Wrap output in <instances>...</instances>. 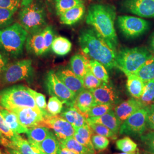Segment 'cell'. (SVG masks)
Returning <instances> with one entry per match:
<instances>
[{
  "instance_id": "1",
  "label": "cell",
  "mask_w": 154,
  "mask_h": 154,
  "mask_svg": "<svg viewBox=\"0 0 154 154\" xmlns=\"http://www.w3.org/2000/svg\"><path fill=\"white\" fill-rule=\"evenodd\" d=\"M79 42L83 51L93 60L109 69L116 67V47L93 28L82 30L79 36Z\"/></svg>"
},
{
  "instance_id": "2",
  "label": "cell",
  "mask_w": 154,
  "mask_h": 154,
  "mask_svg": "<svg viewBox=\"0 0 154 154\" xmlns=\"http://www.w3.org/2000/svg\"><path fill=\"white\" fill-rule=\"evenodd\" d=\"M116 17V9L114 6L93 4L88 8L86 23L92 26L100 35L116 48L118 38L114 27Z\"/></svg>"
},
{
  "instance_id": "3",
  "label": "cell",
  "mask_w": 154,
  "mask_h": 154,
  "mask_svg": "<svg viewBox=\"0 0 154 154\" xmlns=\"http://www.w3.org/2000/svg\"><path fill=\"white\" fill-rule=\"evenodd\" d=\"M29 33L20 23L0 29V50L8 57L17 58L23 54Z\"/></svg>"
},
{
  "instance_id": "4",
  "label": "cell",
  "mask_w": 154,
  "mask_h": 154,
  "mask_svg": "<svg viewBox=\"0 0 154 154\" xmlns=\"http://www.w3.org/2000/svg\"><path fill=\"white\" fill-rule=\"evenodd\" d=\"M19 23L29 34L42 30L46 24L44 8L34 0H21Z\"/></svg>"
},
{
  "instance_id": "5",
  "label": "cell",
  "mask_w": 154,
  "mask_h": 154,
  "mask_svg": "<svg viewBox=\"0 0 154 154\" xmlns=\"http://www.w3.org/2000/svg\"><path fill=\"white\" fill-rule=\"evenodd\" d=\"M0 107L9 111L24 107L39 109L30 88L22 85H15L0 90Z\"/></svg>"
},
{
  "instance_id": "6",
  "label": "cell",
  "mask_w": 154,
  "mask_h": 154,
  "mask_svg": "<svg viewBox=\"0 0 154 154\" xmlns=\"http://www.w3.org/2000/svg\"><path fill=\"white\" fill-rule=\"evenodd\" d=\"M154 55L143 48L123 49L117 53L116 67L128 76L134 74Z\"/></svg>"
},
{
  "instance_id": "7",
  "label": "cell",
  "mask_w": 154,
  "mask_h": 154,
  "mask_svg": "<svg viewBox=\"0 0 154 154\" xmlns=\"http://www.w3.org/2000/svg\"><path fill=\"white\" fill-rule=\"evenodd\" d=\"M34 74L32 61L25 59L9 63L0 80L3 84H13L32 78Z\"/></svg>"
},
{
  "instance_id": "8",
  "label": "cell",
  "mask_w": 154,
  "mask_h": 154,
  "mask_svg": "<svg viewBox=\"0 0 154 154\" xmlns=\"http://www.w3.org/2000/svg\"><path fill=\"white\" fill-rule=\"evenodd\" d=\"M45 83L46 90L51 96L58 98L67 107L74 106L77 95L61 81L55 72L50 70L47 73Z\"/></svg>"
},
{
  "instance_id": "9",
  "label": "cell",
  "mask_w": 154,
  "mask_h": 154,
  "mask_svg": "<svg viewBox=\"0 0 154 154\" xmlns=\"http://www.w3.org/2000/svg\"><path fill=\"white\" fill-rule=\"evenodd\" d=\"M147 106L137 111L122 123L119 133L126 135H142L146 129Z\"/></svg>"
},
{
  "instance_id": "10",
  "label": "cell",
  "mask_w": 154,
  "mask_h": 154,
  "mask_svg": "<svg viewBox=\"0 0 154 154\" xmlns=\"http://www.w3.org/2000/svg\"><path fill=\"white\" fill-rule=\"evenodd\" d=\"M118 25L122 33L127 38H135L149 29V23L136 17L121 16L118 17Z\"/></svg>"
},
{
  "instance_id": "11",
  "label": "cell",
  "mask_w": 154,
  "mask_h": 154,
  "mask_svg": "<svg viewBox=\"0 0 154 154\" xmlns=\"http://www.w3.org/2000/svg\"><path fill=\"white\" fill-rule=\"evenodd\" d=\"M43 126L51 128L60 142L73 137L75 132L72 124L61 116H51L45 119Z\"/></svg>"
},
{
  "instance_id": "12",
  "label": "cell",
  "mask_w": 154,
  "mask_h": 154,
  "mask_svg": "<svg viewBox=\"0 0 154 154\" xmlns=\"http://www.w3.org/2000/svg\"><path fill=\"white\" fill-rule=\"evenodd\" d=\"M93 95L94 105H116L121 99L116 88L109 83H102L97 88L90 90Z\"/></svg>"
},
{
  "instance_id": "13",
  "label": "cell",
  "mask_w": 154,
  "mask_h": 154,
  "mask_svg": "<svg viewBox=\"0 0 154 154\" xmlns=\"http://www.w3.org/2000/svg\"><path fill=\"white\" fill-rule=\"evenodd\" d=\"M13 112L20 122V123L28 128L38 125H43L44 116L39 109L31 107H24L14 109L11 110Z\"/></svg>"
},
{
  "instance_id": "14",
  "label": "cell",
  "mask_w": 154,
  "mask_h": 154,
  "mask_svg": "<svg viewBox=\"0 0 154 154\" xmlns=\"http://www.w3.org/2000/svg\"><path fill=\"white\" fill-rule=\"evenodd\" d=\"M127 11L145 18H154V0H125Z\"/></svg>"
},
{
  "instance_id": "15",
  "label": "cell",
  "mask_w": 154,
  "mask_h": 154,
  "mask_svg": "<svg viewBox=\"0 0 154 154\" xmlns=\"http://www.w3.org/2000/svg\"><path fill=\"white\" fill-rule=\"evenodd\" d=\"M55 74L61 81L77 95L85 89L82 79L78 77L71 69H61L55 72Z\"/></svg>"
},
{
  "instance_id": "16",
  "label": "cell",
  "mask_w": 154,
  "mask_h": 154,
  "mask_svg": "<svg viewBox=\"0 0 154 154\" xmlns=\"http://www.w3.org/2000/svg\"><path fill=\"white\" fill-rule=\"evenodd\" d=\"M144 107L145 106L139 99H128L116 106L114 112L122 125L130 116Z\"/></svg>"
},
{
  "instance_id": "17",
  "label": "cell",
  "mask_w": 154,
  "mask_h": 154,
  "mask_svg": "<svg viewBox=\"0 0 154 154\" xmlns=\"http://www.w3.org/2000/svg\"><path fill=\"white\" fill-rule=\"evenodd\" d=\"M42 30L28 34L25 47L29 53L37 56H41L46 53Z\"/></svg>"
},
{
  "instance_id": "18",
  "label": "cell",
  "mask_w": 154,
  "mask_h": 154,
  "mask_svg": "<svg viewBox=\"0 0 154 154\" xmlns=\"http://www.w3.org/2000/svg\"><path fill=\"white\" fill-rule=\"evenodd\" d=\"M87 122H91L102 125L109 128L116 134L119 131L121 125V122L118 119L113 110H110L106 114L100 116L88 118H87Z\"/></svg>"
},
{
  "instance_id": "19",
  "label": "cell",
  "mask_w": 154,
  "mask_h": 154,
  "mask_svg": "<svg viewBox=\"0 0 154 154\" xmlns=\"http://www.w3.org/2000/svg\"><path fill=\"white\" fill-rule=\"evenodd\" d=\"M60 116L71 123L74 127H79L88 125L85 114L74 106L67 107L62 111Z\"/></svg>"
},
{
  "instance_id": "20",
  "label": "cell",
  "mask_w": 154,
  "mask_h": 154,
  "mask_svg": "<svg viewBox=\"0 0 154 154\" xmlns=\"http://www.w3.org/2000/svg\"><path fill=\"white\" fill-rule=\"evenodd\" d=\"M85 13V6L81 4L66 11L60 16L61 23L72 25L82 19Z\"/></svg>"
},
{
  "instance_id": "21",
  "label": "cell",
  "mask_w": 154,
  "mask_h": 154,
  "mask_svg": "<svg viewBox=\"0 0 154 154\" xmlns=\"http://www.w3.org/2000/svg\"><path fill=\"white\" fill-rule=\"evenodd\" d=\"M11 142L10 149H14L21 154H43L37 146L22 138L19 134Z\"/></svg>"
},
{
  "instance_id": "22",
  "label": "cell",
  "mask_w": 154,
  "mask_h": 154,
  "mask_svg": "<svg viewBox=\"0 0 154 154\" xmlns=\"http://www.w3.org/2000/svg\"><path fill=\"white\" fill-rule=\"evenodd\" d=\"M0 112L6 125L11 131L16 134H26L28 128L22 126L18 121L16 115L11 111L0 107Z\"/></svg>"
},
{
  "instance_id": "23",
  "label": "cell",
  "mask_w": 154,
  "mask_h": 154,
  "mask_svg": "<svg viewBox=\"0 0 154 154\" xmlns=\"http://www.w3.org/2000/svg\"><path fill=\"white\" fill-rule=\"evenodd\" d=\"M94 105V98L93 94L90 90L85 89L77 95L74 106L85 116Z\"/></svg>"
},
{
  "instance_id": "24",
  "label": "cell",
  "mask_w": 154,
  "mask_h": 154,
  "mask_svg": "<svg viewBox=\"0 0 154 154\" xmlns=\"http://www.w3.org/2000/svg\"><path fill=\"white\" fill-rule=\"evenodd\" d=\"M146 82L135 74L127 76L126 86L129 94L135 99L140 98L143 95Z\"/></svg>"
},
{
  "instance_id": "25",
  "label": "cell",
  "mask_w": 154,
  "mask_h": 154,
  "mask_svg": "<svg viewBox=\"0 0 154 154\" xmlns=\"http://www.w3.org/2000/svg\"><path fill=\"white\" fill-rule=\"evenodd\" d=\"M43 154H58L60 143L55 134L50 131L48 137L42 142L35 144Z\"/></svg>"
},
{
  "instance_id": "26",
  "label": "cell",
  "mask_w": 154,
  "mask_h": 154,
  "mask_svg": "<svg viewBox=\"0 0 154 154\" xmlns=\"http://www.w3.org/2000/svg\"><path fill=\"white\" fill-rule=\"evenodd\" d=\"M70 67L72 72L83 79L90 69L89 61L83 55L75 54L70 60Z\"/></svg>"
},
{
  "instance_id": "27",
  "label": "cell",
  "mask_w": 154,
  "mask_h": 154,
  "mask_svg": "<svg viewBox=\"0 0 154 154\" xmlns=\"http://www.w3.org/2000/svg\"><path fill=\"white\" fill-rule=\"evenodd\" d=\"M74 128L75 132L73 137L75 140L88 149L95 150L91 142L93 132L89 125H86L79 127H74Z\"/></svg>"
},
{
  "instance_id": "28",
  "label": "cell",
  "mask_w": 154,
  "mask_h": 154,
  "mask_svg": "<svg viewBox=\"0 0 154 154\" xmlns=\"http://www.w3.org/2000/svg\"><path fill=\"white\" fill-rule=\"evenodd\" d=\"M50 131L48 127L43 125H38L28 128L26 132L28 140L33 144L42 142L49 135Z\"/></svg>"
},
{
  "instance_id": "29",
  "label": "cell",
  "mask_w": 154,
  "mask_h": 154,
  "mask_svg": "<svg viewBox=\"0 0 154 154\" xmlns=\"http://www.w3.org/2000/svg\"><path fill=\"white\" fill-rule=\"evenodd\" d=\"M60 143V147L62 148L70 149L74 152L79 154H95V150H92L79 143L74 137L67 138L62 141Z\"/></svg>"
},
{
  "instance_id": "30",
  "label": "cell",
  "mask_w": 154,
  "mask_h": 154,
  "mask_svg": "<svg viewBox=\"0 0 154 154\" xmlns=\"http://www.w3.org/2000/svg\"><path fill=\"white\" fill-rule=\"evenodd\" d=\"M51 49L57 55L63 56L67 54L72 49L71 42L65 37H55L51 45Z\"/></svg>"
},
{
  "instance_id": "31",
  "label": "cell",
  "mask_w": 154,
  "mask_h": 154,
  "mask_svg": "<svg viewBox=\"0 0 154 154\" xmlns=\"http://www.w3.org/2000/svg\"><path fill=\"white\" fill-rule=\"evenodd\" d=\"M134 74L145 82L154 79V55L146 61Z\"/></svg>"
},
{
  "instance_id": "32",
  "label": "cell",
  "mask_w": 154,
  "mask_h": 154,
  "mask_svg": "<svg viewBox=\"0 0 154 154\" xmlns=\"http://www.w3.org/2000/svg\"><path fill=\"white\" fill-rule=\"evenodd\" d=\"M89 66L94 75L100 81L103 82L109 83V74L103 64L92 59L89 61Z\"/></svg>"
},
{
  "instance_id": "33",
  "label": "cell",
  "mask_w": 154,
  "mask_h": 154,
  "mask_svg": "<svg viewBox=\"0 0 154 154\" xmlns=\"http://www.w3.org/2000/svg\"><path fill=\"white\" fill-rule=\"evenodd\" d=\"M57 14L60 16L75 6L83 4L82 0H53Z\"/></svg>"
},
{
  "instance_id": "34",
  "label": "cell",
  "mask_w": 154,
  "mask_h": 154,
  "mask_svg": "<svg viewBox=\"0 0 154 154\" xmlns=\"http://www.w3.org/2000/svg\"><path fill=\"white\" fill-rule=\"evenodd\" d=\"M116 147L123 152H131L137 151V144L130 137H126L116 140Z\"/></svg>"
},
{
  "instance_id": "35",
  "label": "cell",
  "mask_w": 154,
  "mask_h": 154,
  "mask_svg": "<svg viewBox=\"0 0 154 154\" xmlns=\"http://www.w3.org/2000/svg\"><path fill=\"white\" fill-rule=\"evenodd\" d=\"M144 106H148L154 100V79L146 82L143 95L139 99Z\"/></svg>"
},
{
  "instance_id": "36",
  "label": "cell",
  "mask_w": 154,
  "mask_h": 154,
  "mask_svg": "<svg viewBox=\"0 0 154 154\" xmlns=\"http://www.w3.org/2000/svg\"><path fill=\"white\" fill-rule=\"evenodd\" d=\"M88 125L91 130L96 134L102 135L106 138H110L112 140H116L117 138L116 134L112 132L111 130L107 127L99 123H96L91 122H88Z\"/></svg>"
},
{
  "instance_id": "37",
  "label": "cell",
  "mask_w": 154,
  "mask_h": 154,
  "mask_svg": "<svg viewBox=\"0 0 154 154\" xmlns=\"http://www.w3.org/2000/svg\"><path fill=\"white\" fill-rule=\"evenodd\" d=\"M17 10L0 8V29L6 28L13 22V16Z\"/></svg>"
},
{
  "instance_id": "38",
  "label": "cell",
  "mask_w": 154,
  "mask_h": 154,
  "mask_svg": "<svg viewBox=\"0 0 154 154\" xmlns=\"http://www.w3.org/2000/svg\"><path fill=\"white\" fill-rule=\"evenodd\" d=\"M30 91L34 97L35 104L39 110L42 112L45 119L51 116H50L49 112L47 111V103L46 101V97L44 95L38 93L31 88H30Z\"/></svg>"
},
{
  "instance_id": "39",
  "label": "cell",
  "mask_w": 154,
  "mask_h": 154,
  "mask_svg": "<svg viewBox=\"0 0 154 154\" xmlns=\"http://www.w3.org/2000/svg\"><path fill=\"white\" fill-rule=\"evenodd\" d=\"M63 102L54 96H51L47 104V111L50 116H57L63 110Z\"/></svg>"
},
{
  "instance_id": "40",
  "label": "cell",
  "mask_w": 154,
  "mask_h": 154,
  "mask_svg": "<svg viewBox=\"0 0 154 154\" xmlns=\"http://www.w3.org/2000/svg\"><path fill=\"white\" fill-rule=\"evenodd\" d=\"M83 82L84 88L85 89L91 90L93 88H97L99 87L103 82L100 81L93 74L90 69L86 73L85 75L83 78Z\"/></svg>"
},
{
  "instance_id": "41",
  "label": "cell",
  "mask_w": 154,
  "mask_h": 154,
  "mask_svg": "<svg viewBox=\"0 0 154 154\" xmlns=\"http://www.w3.org/2000/svg\"><path fill=\"white\" fill-rule=\"evenodd\" d=\"M114 106L111 105H97L93 106L85 114L87 118L90 117H98L103 116L112 110Z\"/></svg>"
},
{
  "instance_id": "42",
  "label": "cell",
  "mask_w": 154,
  "mask_h": 154,
  "mask_svg": "<svg viewBox=\"0 0 154 154\" xmlns=\"http://www.w3.org/2000/svg\"><path fill=\"white\" fill-rule=\"evenodd\" d=\"M91 142L94 149L97 151L104 150L109 145V140L108 138L98 134H94L92 135Z\"/></svg>"
},
{
  "instance_id": "43",
  "label": "cell",
  "mask_w": 154,
  "mask_h": 154,
  "mask_svg": "<svg viewBox=\"0 0 154 154\" xmlns=\"http://www.w3.org/2000/svg\"><path fill=\"white\" fill-rule=\"evenodd\" d=\"M0 132L6 138L9 139L11 141H13L18 135L13 132L9 127L6 125L5 121L0 112Z\"/></svg>"
},
{
  "instance_id": "44",
  "label": "cell",
  "mask_w": 154,
  "mask_h": 154,
  "mask_svg": "<svg viewBox=\"0 0 154 154\" xmlns=\"http://www.w3.org/2000/svg\"><path fill=\"white\" fill-rule=\"evenodd\" d=\"M43 35L45 44L46 53L48 52L51 47V45L54 39V34L51 26H46L43 29Z\"/></svg>"
},
{
  "instance_id": "45",
  "label": "cell",
  "mask_w": 154,
  "mask_h": 154,
  "mask_svg": "<svg viewBox=\"0 0 154 154\" xmlns=\"http://www.w3.org/2000/svg\"><path fill=\"white\" fill-rule=\"evenodd\" d=\"M141 140L147 146L149 151L154 154V131H151L141 135Z\"/></svg>"
},
{
  "instance_id": "46",
  "label": "cell",
  "mask_w": 154,
  "mask_h": 154,
  "mask_svg": "<svg viewBox=\"0 0 154 154\" xmlns=\"http://www.w3.org/2000/svg\"><path fill=\"white\" fill-rule=\"evenodd\" d=\"M21 0H0V8L18 11Z\"/></svg>"
},
{
  "instance_id": "47",
  "label": "cell",
  "mask_w": 154,
  "mask_h": 154,
  "mask_svg": "<svg viewBox=\"0 0 154 154\" xmlns=\"http://www.w3.org/2000/svg\"><path fill=\"white\" fill-rule=\"evenodd\" d=\"M147 122L149 127L154 130V104L147 106Z\"/></svg>"
},
{
  "instance_id": "48",
  "label": "cell",
  "mask_w": 154,
  "mask_h": 154,
  "mask_svg": "<svg viewBox=\"0 0 154 154\" xmlns=\"http://www.w3.org/2000/svg\"><path fill=\"white\" fill-rule=\"evenodd\" d=\"M9 59L7 56H6L3 53H0V79L9 63Z\"/></svg>"
},
{
  "instance_id": "49",
  "label": "cell",
  "mask_w": 154,
  "mask_h": 154,
  "mask_svg": "<svg viewBox=\"0 0 154 154\" xmlns=\"http://www.w3.org/2000/svg\"><path fill=\"white\" fill-rule=\"evenodd\" d=\"M11 143V142L9 139L4 137L2 134L0 132V144L4 146L6 148H10Z\"/></svg>"
},
{
  "instance_id": "50",
  "label": "cell",
  "mask_w": 154,
  "mask_h": 154,
  "mask_svg": "<svg viewBox=\"0 0 154 154\" xmlns=\"http://www.w3.org/2000/svg\"><path fill=\"white\" fill-rule=\"evenodd\" d=\"M58 154H78L75 152H74L72 151H71L68 149H65V148H62L60 147L59 153Z\"/></svg>"
},
{
  "instance_id": "51",
  "label": "cell",
  "mask_w": 154,
  "mask_h": 154,
  "mask_svg": "<svg viewBox=\"0 0 154 154\" xmlns=\"http://www.w3.org/2000/svg\"><path fill=\"white\" fill-rule=\"evenodd\" d=\"M21 154L19 153L17 151L14 149H10V148H6L5 149L4 154Z\"/></svg>"
},
{
  "instance_id": "52",
  "label": "cell",
  "mask_w": 154,
  "mask_h": 154,
  "mask_svg": "<svg viewBox=\"0 0 154 154\" xmlns=\"http://www.w3.org/2000/svg\"><path fill=\"white\" fill-rule=\"evenodd\" d=\"M150 48L151 49L154 53V33L152 34L151 38V40H150Z\"/></svg>"
},
{
  "instance_id": "53",
  "label": "cell",
  "mask_w": 154,
  "mask_h": 154,
  "mask_svg": "<svg viewBox=\"0 0 154 154\" xmlns=\"http://www.w3.org/2000/svg\"><path fill=\"white\" fill-rule=\"evenodd\" d=\"M117 154H136V152H122V153Z\"/></svg>"
},
{
  "instance_id": "54",
  "label": "cell",
  "mask_w": 154,
  "mask_h": 154,
  "mask_svg": "<svg viewBox=\"0 0 154 154\" xmlns=\"http://www.w3.org/2000/svg\"><path fill=\"white\" fill-rule=\"evenodd\" d=\"M0 154H3L2 153V152H1V149H0Z\"/></svg>"
}]
</instances>
